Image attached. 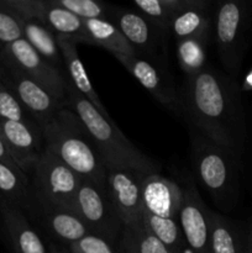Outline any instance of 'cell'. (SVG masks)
<instances>
[{
	"instance_id": "obj_1",
	"label": "cell",
	"mask_w": 252,
	"mask_h": 253,
	"mask_svg": "<svg viewBox=\"0 0 252 253\" xmlns=\"http://www.w3.org/2000/svg\"><path fill=\"white\" fill-rule=\"evenodd\" d=\"M180 94L182 114L190 128L216 145L242 155L249 131L236 79L207 66L200 73L185 78Z\"/></svg>"
},
{
	"instance_id": "obj_2",
	"label": "cell",
	"mask_w": 252,
	"mask_h": 253,
	"mask_svg": "<svg viewBox=\"0 0 252 253\" xmlns=\"http://www.w3.org/2000/svg\"><path fill=\"white\" fill-rule=\"evenodd\" d=\"M44 150L73 170L82 180L106 188V168L85 126L68 106L42 127Z\"/></svg>"
},
{
	"instance_id": "obj_3",
	"label": "cell",
	"mask_w": 252,
	"mask_h": 253,
	"mask_svg": "<svg viewBox=\"0 0 252 253\" xmlns=\"http://www.w3.org/2000/svg\"><path fill=\"white\" fill-rule=\"evenodd\" d=\"M67 106L74 111L85 126L91 141L106 168H127L148 174L160 173L161 166L141 152L120 131L114 120H109L67 82Z\"/></svg>"
},
{
	"instance_id": "obj_4",
	"label": "cell",
	"mask_w": 252,
	"mask_h": 253,
	"mask_svg": "<svg viewBox=\"0 0 252 253\" xmlns=\"http://www.w3.org/2000/svg\"><path fill=\"white\" fill-rule=\"evenodd\" d=\"M190 158L200 184L222 211H231L241 192V155L190 128Z\"/></svg>"
},
{
	"instance_id": "obj_5",
	"label": "cell",
	"mask_w": 252,
	"mask_h": 253,
	"mask_svg": "<svg viewBox=\"0 0 252 253\" xmlns=\"http://www.w3.org/2000/svg\"><path fill=\"white\" fill-rule=\"evenodd\" d=\"M142 222L172 253H183L185 240L178 216L182 205V185L160 173L140 175Z\"/></svg>"
},
{
	"instance_id": "obj_6",
	"label": "cell",
	"mask_w": 252,
	"mask_h": 253,
	"mask_svg": "<svg viewBox=\"0 0 252 253\" xmlns=\"http://www.w3.org/2000/svg\"><path fill=\"white\" fill-rule=\"evenodd\" d=\"M211 34L224 72L236 79L252 41V1L220 0L214 4Z\"/></svg>"
},
{
	"instance_id": "obj_7",
	"label": "cell",
	"mask_w": 252,
	"mask_h": 253,
	"mask_svg": "<svg viewBox=\"0 0 252 253\" xmlns=\"http://www.w3.org/2000/svg\"><path fill=\"white\" fill-rule=\"evenodd\" d=\"M82 179L73 170L44 150L30 175L29 208H59L74 211Z\"/></svg>"
},
{
	"instance_id": "obj_8",
	"label": "cell",
	"mask_w": 252,
	"mask_h": 253,
	"mask_svg": "<svg viewBox=\"0 0 252 253\" xmlns=\"http://www.w3.org/2000/svg\"><path fill=\"white\" fill-rule=\"evenodd\" d=\"M74 211L84 222L89 234L103 237L118 249L125 227L109 199L106 188L82 180Z\"/></svg>"
},
{
	"instance_id": "obj_9",
	"label": "cell",
	"mask_w": 252,
	"mask_h": 253,
	"mask_svg": "<svg viewBox=\"0 0 252 253\" xmlns=\"http://www.w3.org/2000/svg\"><path fill=\"white\" fill-rule=\"evenodd\" d=\"M111 22L120 30L138 57L165 66L167 63L166 32L143 16L136 9L111 6Z\"/></svg>"
},
{
	"instance_id": "obj_10",
	"label": "cell",
	"mask_w": 252,
	"mask_h": 253,
	"mask_svg": "<svg viewBox=\"0 0 252 253\" xmlns=\"http://www.w3.org/2000/svg\"><path fill=\"white\" fill-rule=\"evenodd\" d=\"M0 82L16 96L39 126L44 127L67 104L57 100L47 90L0 54Z\"/></svg>"
},
{
	"instance_id": "obj_11",
	"label": "cell",
	"mask_w": 252,
	"mask_h": 253,
	"mask_svg": "<svg viewBox=\"0 0 252 253\" xmlns=\"http://www.w3.org/2000/svg\"><path fill=\"white\" fill-rule=\"evenodd\" d=\"M0 54L48 91L53 98L67 104L68 78L66 73L42 58L24 37L11 43L0 44Z\"/></svg>"
},
{
	"instance_id": "obj_12",
	"label": "cell",
	"mask_w": 252,
	"mask_h": 253,
	"mask_svg": "<svg viewBox=\"0 0 252 253\" xmlns=\"http://www.w3.org/2000/svg\"><path fill=\"white\" fill-rule=\"evenodd\" d=\"M127 168H108L106 192L124 227L127 230L142 226L140 175Z\"/></svg>"
},
{
	"instance_id": "obj_13",
	"label": "cell",
	"mask_w": 252,
	"mask_h": 253,
	"mask_svg": "<svg viewBox=\"0 0 252 253\" xmlns=\"http://www.w3.org/2000/svg\"><path fill=\"white\" fill-rule=\"evenodd\" d=\"M115 58L153 96V99L177 115L182 114V94L175 88L165 66L138 56H116Z\"/></svg>"
},
{
	"instance_id": "obj_14",
	"label": "cell",
	"mask_w": 252,
	"mask_h": 253,
	"mask_svg": "<svg viewBox=\"0 0 252 253\" xmlns=\"http://www.w3.org/2000/svg\"><path fill=\"white\" fill-rule=\"evenodd\" d=\"M183 198L180 205L179 222L185 244L192 253H211L210 251V209L203 202L192 177L188 175L182 185Z\"/></svg>"
},
{
	"instance_id": "obj_15",
	"label": "cell",
	"mask_w": 252,
	"mask_h": 253,
	"mask_svg": "<svg viewBox=\"0 0 252 253\" xmlns=\"http://www.w3.org/2000/svg\"><path fill=\"white\" fill-rule=\"evenodd\" d=\"M0 136L15 165L30 177L44 152L41 127L16 121L0 120Z\"/></svg>"
},
{
	"instance_id": "obj_16",
	"label": "cell",
	"mask_w": 252,
	"mask_h": 253,
	"mask_svg": "<svg viewBox=\"0 0 252 253\" xmlns=\"http://www.w3.org/2000/svg\"><path fill=\"white\" fill-rule=\"evenodd\" d=\"M26 212L37 222L51 242L67 247L89 234L84 222L73 210L30 207Z\"/></svg>"
},
{
	"instance_id": "obj_17",
	"label": "cell",
	"mask_w": 252,
	"mask_h": 253,
	"mask_svg": "<svg viewBox=\"0 0 252 253\" xmlns=\"http://www.w3.org/2000/svg\"><path fill=\"white\" fill-rule=\"evenodd\" d=\"M0 214L16 253H48L43 240L32 226L24 210L0 199Z\"/></svg>"
},
{
	"instance_id": "obj_18",
	"label": "cell",
	"mask_w": 252,
	"mask_h": 253,
	"mask_svg": "<svg viewBox=\"0 0 252 253\" xmlns=\"http://www.w3.org/2000/svg\"><path fill=\"white\" fill-rule=\"evenodd\" d=\"M57 36V43H58L59 49H61L62 58H63L64 71H66V76L68 81L71 82L72 85L84 96L88 101H90L94 106L99 110L101 115L105 116L109 120H113L111 116L109 115L108 110L101 103L100 98L96 94L95 89L91 85L90 79H89L88 74H86V69L84 67L83 62H82L81 57H79L78 49H77V43L69 41L68 39L63 36Z\"/></svg>"
},
{
	"instance_id": "obj_19",
	"label": "cell",
	"mask_w": 252,
	"mask_h": 253,
	"mask_svg": "<svg viewBox=\"0 0 252 253\" xmlns=\"http://www.w3.org/2000/svg\"><path fill=\"white\" fill-rule=\"evenodd\" d=\"M211 253H245L247 231L220 212L209 211Z\"/></svg>"
},
{
	"instance_id": "obj_20",
	"label": "cell",
	"mask_w": 252,
	"mask_h": 253,
	"mask_svg": "<svg viewBox=\"0 0 252 253\" xmlns=\"http://www.w3.org/2000/svg\"><path fill=\"white\" fill-rule=\"evenodd\" d=\"M169 32L177 41L209 35L212 32V4L203 0L199 5L179 12L169 25Z\"/></svg>"
},
{
	"instance_id": "obj_21",
	"label": "cell",
	"mask_w": 252,
	"mask_h": 253,
	"mask_svg": "<svg viewBox=\"0 0 252 253\" xmlns=\"http://www.w3.org/2000/svg\"><path fill=\"white\" fill-rule=\"evenodd\" d=\"M91 44L103 47L104 49L116 56L137 57V52L128 43L120 30L110 21L105 19L84 20Z\"/></svg>"
},
{
	"instance_id": "obj_22",
	"label": "cell",
	"mask_w": 252,
	"mask_h": 253,
	"mask_svg": "<svg viewBox=\"0 0 252 253\" xmlns=\"http://www.w3.org/2000/svg\"><path fill=\"white\" fill-rule=\"evenodd\" d=\"M20 22L22 27V37L34 47L35 51L42 58L66 73L56 34L36 20H20Z\"/></svg>"
},
{
	"instance_id": "obj_23",
	"label": "cell",
	"mask_w": 252,
	"mask_h": 253,
	"mask_svg": "<svg viewBox=\"0 0 252 253\" xmlns=\"http://www.w3.org/2000/svg\"><path fill=\"white\" fill-rule=\"evenodd\" d=\"M0 199L26 211L31 202L30 177L17 166L0 162Z\"/></svg>"
},
{
	"instance_id": "obj_24",
	"label": "cell",
	"mask_w": 252,
	"mask_h": 253,
	"mask_svg": "<svg viewBox=\"0 0 252 253\" xmlns=\"http://www.w3.org/2000/svg\"><path fill=\"white\" fill-rule=\"evenodd\" d=\"M203 0H133L138 12L157 25L165 32H169L172 20L179 12L197 6Z\"/></svg>"
},
{
	"instance_id": "obj_25",
	"label": "cell",
	"mask_w": 252,
	"mask_h": 253,
	"mask_svg": "<svg viewBox=\"0 0 252 253\" xmlns=\"http://www.w3.org/2000/svg\"><path fill=\"white\" fill-rule=\"evenodd\" d=\"M210 35L211 34L177 41V61L187 77L200 73L208 66L207 49Z\"/></svg>"
},
{
	"instance_id": "obj_26",
	"label": "cell",
	"mask_w": 252,
	"mask_h": 253,
	"mask_svg": "<svg viewBox=\"0 0 252 253\" xmlns=\"http://www.w3.org/2000/svg\"><path fill=\"white\" fill-rule=\"evenodd\" d=\"M118 253H172L145 225L137 229H124L118 245Z\"/></svg>"
},
{
	"instance_id": "obj_27",
	"label": "cell",
	"mask_w": 252,
	"mask_h": 253,
	"mask_svg": "<svg viewBox=\"0 0 252 253\" xmlns=\"http://www.w3.org/2000/svg\"><path fill=\"white\" fill-rule=\"evenodd\" d=\"M52 2L82 20H109L110 17L111 5L98 0H52Z\"/></svg>"
},
{
	"instance_id": "obj_28",
	"label": "cell",
	"mask_w": 252,
	"mask_h": 253,
	"mask_svg": "<svg viewBox=\"0 0 252 253\" xmlns=\"http://www.w3.org/2000/svg\"><path fill=\"white\" fill-rule=\"evenodd\" d=\"M0 120L16 121L26 125L39 126L16 96L0 82Z\"/></svg>"
},
{
	"instance_id": "obj_29",
	"label": "cell",
	"mask_w": 252,
	"mask_h": 253,
	"mask_svg": "<svg viewBox=\"0 0 252 253\" xmlns=\"http://www.w3.org/2000/svg\"><path fill=\"white\" fill-rule=\"evenodd\" d=\"M67 249L71 253H118L115 246L94 234L85 235L78 241L68 245Z\"/></svg>"
},
{
	"instance_id": "obj_30",
	"label": "cell",
	"mask_w": 252,
	"mask_h": 253,
	"mask_svg": "<svg viewBox=\"0 0 252 253\" xmlns=\"http://www.w3.org/2000/svg\"><path fill=\"white\" fill-rule=\"evenodd\" d=\"M22 39L20 20L0 5V44H7Z\"/></svg>"
},
{
	"instance_id": "obj_31",
	"label": "cell",
	"mask_w": 252,
	"mask_h": 253,
	"mask_svg": "<svg viewBox=\"0 0 252 253\" xmlns=\"http://www.w3.org/2000/svg\"><path fill=\"white\" fill-rule=\"evenodd\" d=\"M0 162L9 163V165L16 166L15 165L14 161H12L11 156H10L9 151H7V148H6V145H5V142L2 141L1 136H0Z\"/></svg>"
},
{
	"instance_id": "obj_32",
	"label": "cell",
	"mask_w": 252,
	"mask_h": 253,
	"mask_svg": "<svg viewBox=\"0 0 252 253\" xmlns=\"http://www.w3.org/2000/svg\"><path fill=\"white\" fill-rule=\"evenodd\" d=\"M47 250H48V253H71L66 246L56 244V242H51V241L48 242Z\"/></svg>"
},
{
	"instance_id": "obj_33",
	"label": "cell",
	"mask_w": 252,
	"mask_h": 253,
	"mask_svg": "<svg viewBox=\"0 0 252 253\" xmlns=\"http://www.w3.org/2000/svg\"><path fill=\"white\" fill-rule=\"evenodd\" d=\"M245 253H252V219L249 224V229H247L246 251H245Z\"/></svg>"
}]
</instances>
